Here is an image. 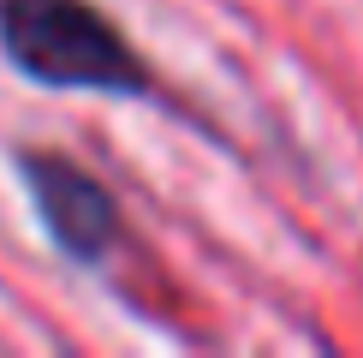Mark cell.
I'll return each instance as SVG.
<instances>
[{
	"mask_svg": "<svg viewBox=\"0 0 363 358\" xmlns=\"http://www.w3.org/2000/svg\"><path fill=\"white\" fill-rule=\"evenodd\" d=\"M0 54L30 84L143 96L149 66L89 0H0Z\"/></svg>",
	"mask_w": 363,
	"mask_h": 358,
	"instance_id": "obj_1",
	"label": "cell"
},
{
	"mask_svg": "<svg viewBox=\"0 0 363 358\" xmlns=\"http://www.w3.org/2000/svg\"><path fill=\"white\" fill-rule=\"evenodd\" d=\"M18 168H24V185L36 197V215H42L54 245L78 263L108 257V245L119 233V215H113V197L101 191V179H89L78 161L48 156V149H24Z\"/></svg>",
	"mask_w": 363,
	"mask_h": 358,
	"instance_id": "obj_2",
	"label": "cell"
}]
</instances>
